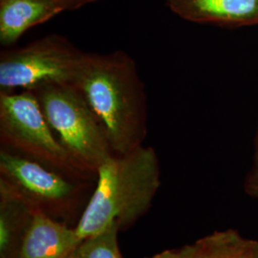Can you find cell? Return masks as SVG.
<instances>
[{"label":"cell","instance_id":"13","mask_svg":"<svg viewBox=\"0 0 258 258\" xmlns=\"http://www.w3.org/2000/svg\"><path fill=\"white\" fill-rule=\"evenodd\" d=\"M147 258H204L203 247L198 240L191 245H185L179 249H166Z\"/></svg>","mask_w":258,"mask_h":258},{"label":"cell","instance_id":"14","mask_svg":"<svg viewBox=\"0 0 258 258\" xmlns=\"http://www.w3.org/2000/svg\"><path fill=\"white\" fill-rule=\"evenodd\" d=\"M57 4L64 12L68 11H77L82 9L85 6H88L93 3H96L100 0H52Z\"/></svg>","mask_w":258,"mask_h":258},{"label":"cell","instance_id":"4","mask_svg":"<svg viewBox=\"0 0 258 258\" xmlns=\"http://www.w3.org/2000/svg\"><path fill=\"white\" fill-rule=\"evenodd\" d=\"M0 142L1 148L71 178L96 180L61 145L31 91L0 92Z\"/></svg>","mask_w":258,"mask_h":258},{"label":"cell","instance_id":"7","mask_svg":"<svg viewBox=\"0 0 258 258\" xmlns=\"http://www.w3.org/2000/svg\"><path fill=\"white\" fill-rule=\"evenodd\" d=\"M179 18L198 24L243 27L258 24V0H166Z\"/></svg>","mask_w":258,"mask_h":258},{"label":"cell","instance_id":"15","mask_svg":"<svg viewBox=\"0 0 258 258\" xmlns=\"http://www.w3.org/2000/svg\"><path fill=\"white\" fill-rule=\"evenodd\" d=\"M248 258H258V240H250Z\"/></svg>","mask_w":258,"mask_h":258},{"label":"cell","instance_id":"1","mask_svg":"<svg viewBox=\"0 0 258 258\" xmlns=\"http://www.w3.org/2000/svg\"><path fill=\"white\" fill-rule=\"evenodd\" d=\"M74 85L101 120L114 154L143 146L148 134V97L128 53L85 52Z\"/></svg>","mask_w":258,"mask_h":258},{"label":"cell","instance_id":"9","mask_svg":"<svg viewBox=\"0 0 258 258\" xmlns=\"http://www.w3.org/2000/svg\"><path fill=\"white\" fill-rule=\"evenodd\" d=\"M63 12L52 0H0V44L12 46L28 30Z\"/></svg>","mask_w":258,"mask_h":258},{"label":"cell","instance_id":"2","mask_svg":"<svg viewBox=\"0 0 258 258\" xmlns=\"http://www.w3.org/2000/svg\"><path fill=\"white\" fill-rule=\"evenodd\" d=\"M154 148L141 146L111 154L97 170L96 185L75 230L83 240L117 224L131 227L148 212L161 184Z\"/></svg>","mask_w":258,"mask_h":258},{"label":"cell","instance_id":"10","mask_svg":"<svg viewBox=\"0 0 258 258\" xmlns=\"http://www.w3.org/2000/svg\"><path fill=\"white\" fill-rule=\"evenodd\" d=\"M35 210L0 178V258H17Z\"/></svg>","mask_w":258,"mask_h":258},{"label":"cell","instance_id":"3","mask_svg":"<svg viewBox=\"0 0 258 258\" xmlns=\"http://www.w3.org/2000/svg\"><path fill=\"white\" fill-rule=\"evenodd\" d=\"M49 125L69 154L85 170L97 176L113 154L102 122L75 85L49 83L32 90Z\"/></svg>","mask_w":258,"mask_h":258},{"label":"cell","instance_id":"6","mask_svg":"<svg viewBox=\"0 0 258 258\" xmlns=\"http://www.w3.org/2000/svg\"><path fill=\"white\" fill-rule=\"evenodd\" d=\"M0 178L35 211L66 222L83 203L85 190L90 183L71 178L3 148L0 149Z\"/></svg>","mask_w":258,"mask_h":258},{"label":"cell","instance_id":"5","mask_svg":"<svg viewBox=\"0 0 258 258\" xmlns=\"http://www.w3.org/2000/svg\"><path fill=\"white\" fill-rule=\"evenodd\" d=\"M85 52L67 37L51 34L0 54V92L32 91L44 83L75 81Z\"/></svg>","mask_w":258,"mask_h":258},{"label":"cell","instance_id":"12","mask_svg":"<svg viewBox=\"0 0 258 258\" xmlns=\"http://www.w3.org/2000/svg\"><path fill=\"white\" fill-rule=\"evenodd\" d=\"M120 228L112 224L105 230L83 239L70 258H123L118 234Z\"/></svg>","mask_w":258,"mask_h":258},{"label":"cell","instance_id":"11","mask_svg":"<svg viewBox=\"0 0 258 258\" xmlns=\"http://www.w3.org/2000/svg\"><path fill=\"white\" fill-rule=\"evenodd\" d=\"M199 241L204 258H248L250 240L233 230L216 231Z\"/></svg>","mask_w":258,"mask_h":258},{"label":"cell","instance_id":"8","mask_svg":"<svg viewBox=\"0 0 258 258\" xmlns=\"http://www.w3.org/2000/svg\"><path fill=\"white\" fill-rule=\"evenodd\" d=\"M82 241L67 222L35 211L17 258H70Z\"/></svg>","mask_w":258,"mask_h":258}]
</instances>
